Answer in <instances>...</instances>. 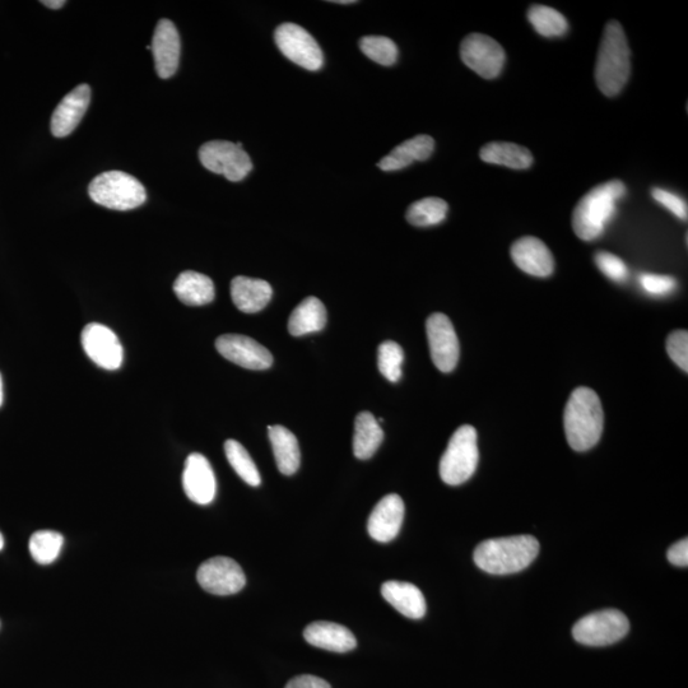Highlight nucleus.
I'll list each match as a JSON object with an SVG mask.
<instances>
[{
  "mask_svg": "<svg viewBox=\"0 0 688 688\" xmlns=\"http://www.w3.org/2000/svg\"><path fill=\"white\" fill-rule=\"evenodd\" d=\"M631 74V51L624 27L611 21L604 29L599 45L595 81L599 91L608 97L620 94Z\"/></svg>",
  "mask_w": 688,
  "mask_h": 688,
  "instance_id": "obj_1",
  "label": "nucleus"
},
{
  "mask_svg": "<svg viewBox=\"0 0 688 688\" xmlns=\"http://www.w3.org/2000/svg\"><path fill=\"white\" fill-rule=\"evenodd\" d=\"M565 432L567 443L576 452H587L601 440L604 413L597 393L589 388H578L566 404Z\"/></svg>",
  "mask_w": 688,
  "mask_h": 688,
  "instance_id": "obj_2",
  "label": "nucleus"
},
{
  "mask_svg": "<svg viewBox=\"0 0 688 688\" xmlns=\"http://www.w3.org/2000/svg\"><path fill=\"white\" fill-rule=\"evenodd\" d=\"M625 195L626 185L621 180L607 181L585 194L573 213L576 236L584 241L598 239L615 216L616 203Z\"/></svg>",
  "mask_w": 688,
  "mask_h": 688,
  "instance_id": "obj_3",
  "label": "nucleus"
},
{
  "mask_svg": "<svg viewBox=\"0 0 688 688\" xmlns=\"http://www.w3.org/2000/svg\"><path fill=\"white\" fill-rule=\"evenodd\" d=\"M538 552L539 543L532 536L487 539L474 551V562L488 574H515L527 569Z\"/></svg>",
  "mask_w": 688,
  "mask_h": 688,
  "instance_id": "obj_4",
  "label": "nucleus"
},
{
  "mask_svg": "<svg viewBox=\"0 0 688 688\" xmlns=\"http://www.w3.org/2000/svg\"><path fill=\"white\" fill-rule=\"evenodd\" d=\"M92 201L114 211H130L147 201L141 181L123 171H108L96 176L88 187Z\"/></svg>",
  "mask_w": 688,
  "mask_h": 688,
  "instance_id": "obj_5",
  "label": "nucleus"
},
{
  "mask_svg": "<svg viewBox=\"0 0 688 688\" xmlns=\"http://www.w3.org/2000/svg\"><path fill=\"white\" fill-rule=\"evenodd\" d=\"M480 460L477 431L471 425L459 427L440 460V477L446 485L459 486L476 472Z\"/></svg>",
  "mask_w": 688,
  "mask_h": 688,
  "instance_id": "obj_6",
  "label": "nucleus"
},
{
  "mask_svg": "<svg viewBox=\"0 0 688 688\" xmlns=\"http://www.w3.org/2000/svg\"><path fill=\"white\" fill-rule=\"evenodd\" d=\"M630 622L624 613L604 610L581 618L576 622L573 636L578 643L588 646H607L624 639Z\"/></svg>",
  "mask_w": 688,
  "mask_h": 688,
  "instance_id": "obj_7",
  "label": "nucleus"
},
{
  "mask_svg": "<svg viewBox=\"0 0 688 688\" xmlns=\"http://www.w3.org/2000/svg\"><path fill=\"white\" fill-rule=\"evenodd\" d=\"M199 160L207 170L223 175L234 183L244 180L253 170V162L241 143L212 141L203 144L199 150Z\"/></svg>",
  "mask_w": 688,
  "mask_h": 688,
  "instance_id": "obj_8",
  "label": "nucleus"
},
{
  "mask_svg": "<svg viewBox=\"0 0 688 688\" xmlns=\"http://www.w3.org/2000/svg\"><path fill=\"white\" fill-rule=\"evenodd\" d=\"M278 49L287 59L308 71H319L323 67L322 49L308 31L296 23H283L274 32Z\"/></svg>",
  "mask_w": 688,
  "mask_h": 688,
  "instance_id": "obj_9",
  "label": "nucleus"
},
{
  "mask_svg": "<svg viewBox=\"0 0 688 688\" xmlns=\"http://www.w3.org/2000/svg\"><path fill=\"white\" fill-rule=\"evenodd\" d=\"M460 57L469 69L485 79L499 76L506 60L502 46L483 34L468 35L460 45Z\"/></svg>",
  "mask_w": 688,
  "mask_h": 688,
  "instance_id": "obj_10",
  "label": "nucleus"
},
{
  "mask_svg": "<svg viewBox=\"0 0 688 688\" xmlns=\"http://www.w3.org/2000/svg\"><path fill=\"white\" fill-rule=\"evenodd\" d=\"M427 339L432 361L441 373H452L459 361V341L448 316L435 313L427 319Z\"/></svg>",
  "mask_w": 688,
  "mask_h": 688,
  "instance_id": "obj_11",
  "label": "nucleus"
},
{
  "mask_svg": "<svg viewBox=\"0 0 688 688\" xmlns=\"http://www.w3.org/2000/svg\"><path fill=\"white\" fill-rule=\"evenodd\" d=\"M199 585L215 595H232L243 590L246 576L241 566L229 557H213L199 566Z\"/></svg>",
  "mask_w": 688,
  "mask_h": 688,
  "instance_id": "obj_12",
  "label": "nucleus"
},
{
  "mask_svg": "<svg viewBox=\"0 0 688 688\" xmlns=\"http://www.w3.org/2000/svg\"><path fill=\"white\" fill-rule=\"evenodd\" d=\"M81 342L86 355L101 369L114 371L123 365L124 351L118 336L99 323L86 325Z\"/></svg>",
  "mask_w": 688,
  "mask_h": 688,
  "instance_id": "obj_13",
  "label": "nucleus"
},
{
  "mask_svg": "<svg viewBox=\"0 0 688 688\" xmlns=\"http://www.w3.org/2000/svg\"><path fill=\"white\" fill-rule=\"evenodd\" d=\"M217 351L232 364L249 370H267L273 365L272 353L253 338L225 334L216 341Z\"/></svg>",
  "mask_w": 688,
  "mask_h": 688,
  "instance_id": "obj_14",
  "label": "nucleus"
},
{
  "mask_svg": "<svg viewBox=\"0 0 688 688\" xmlns=\"http://www.w3.org/2000/svg\"><path fill=\"white\" fill-rule=\"evenodd\" d=\"M183 487L188 499L195 504L209 505L215 500V472L204 455L193 453L187 458L183 472Z\"/></svg>",
  "mask_w": 688,
  "mask_h": 688,
  "instance_id": "obj_15",
  "label": "nucleus"
},
{
  "mask_svg": "<svg viewBox=\"0 0 688 688\" xmlns=\"http://www.w3.org/2000/svg\"><path fill=\"white\" fill-rule=\"evenodd\" d=\"M151 50L158 77L167 79L174 76L179 68L181 45L178 29L170 20L157 23Z\"/></svg>",
  "mask_w": 688,
  "mask_h": 688,
  "instance_id": "obj_16",
  "label": "nucleus"
},
{
  "mask_svg": "<svg viewBox=\"0 0 688 688\" xmlns=\"http://www.w3.org/2000/svg\"><path fill=\"white\" fill-rule=\"evenodd\" d=\"M404 502L399 495L383 497L375 506L367 522L370 537L380 543L393 541L401 532L404 519Z\"/></svg>",
  "mask_w": 688,
  "mask_h": 688,
  "instance_id": "obj_17",
  "label": "nucleus"
},
{
  "mask_svg": "<svg viewBox=\"0 0 688 688\" xmlns=\"http://www.w3.org/2000/svg\"><path fill=\"white\" fill-rule=\"evenodd\" d=\"M91 102V88L79 85L64 97L51 116V133L54 137L64 138L74 132L87 113Z\"/></svg>",
  "mask_w": 688,
  "mask_h": 688,
  "instance_id": "obj_18",
  "label": "nucleus"
},
{
  "mask_svg": "<svg viewBox=\"0 0 688 688\" xmlns=\"http://www.w3.org/2000/svg\"><path fill=\"white\" fill-rule=\"evenodd\" d=\"M511 258L518 268L534 277H548L555 269L550 249L537 237L527 236L511 246Z\"/></svg>",
  "mask_w": 688,
  "mask_h": 688,
  "instance_id": "obj_19",
  "label": "nucleus"
},
{
  "mask_svg": "<svg viewBox=\"0 0 688 688\" xmlns=\"http://www.w3.org/2000/svg\"><path fill=\"white\" fill-rule=\"evenodd\" d=\"M304 638L310 645L334 653H348L357 646L355 635L347 627L328 621L314 622L306 627Z\"/></svg>",
  "mask_w": 688,
  "mask_h": 688,
  "instance_id": "obj_20",
  "label": "nucleus"
},
{
  "mask_svg": "<svg viewBox=\"0 0 688 688\" xmlns=\"http://www.w3.org/2000/svg\"><path fill=\"white\" fill-rule=\"evenodd\" d=\"M273 296L271 285L257 278L236 277L231 282V297L237 309L245 314H255L269 304Z\"/></svg>",
  "mask_w": 688,
  "mask_h": 688,
  "instance_id": "obj_21",
  "label": "nucleus"
},
{
  "mask_svg": "<svg viewBox=\"0 0 688 688\" xmlns=\"http://www.w3.org/2000/svg\"><path fill=\"white\" fill-rule=\"evenodd\" d=\"M381 595L395 610L411 620H420L426 615V599L416 585L403 581H387L381 587Z\"/></svg>",
  "mask_w": 688,
  "mask_h": 688,
  "instance_id": "obj_22",
  "label": "nucleus"
},
{
  "mask_svg": "<svg viewBox=\"0 0 688 688\" xmlns=\"http://www.w3.org/2000/svg\"><path fill=\"white\" fill-rule=\"evenodd\" d=\"M434 150V139L422 134L399 144L388 156L381 158L378 166L383 171L406 169L413 162L429 160Z\"/></svg>",
  "mask_w": 688,
  "mask_h": 688,
  "instance_id": "obj_23",
  "label": "nucleus"
},
{
  "mask_svg": "<svg viewBox=\"0 0 688 688\" xmlns=\"http://www.w3.org/2000/svg\"><path fill=\"white\" fill-rule=\"evenodd\" d=\"M268 431L278 469L285 476H292L300 468L299 441L283 426H269Z\"/></svg>",
  "mask_w": 688,
  "mask_h": 688,
  "instance_id": "obj_24",
  "label": "nucleus"
},
{
  "mask_svg": "<svg viewBox=\"0 0 688 688\" xmlns=\"http://www.w3.org/2000/svg\"><path fill=\"white\" fill-rule=\"evenodd\" d=\"M174 292L183 304L189 306H203L215 300V285L211 278L194 271L183 272L176 278Z\"/></svg>",
  "mask_w": 688,
  "mask_h": 688,
  "instance_id": "obj_25",
  "label": "nucleus"
},
{
  "mask_svg": "<svg viewBox=\"0 0 688 688\" xmlns=\"http://www.w3.org/2000/svg\"><path fill=\"white\" fill-rule=\"evenodd\" d=\"M327 324V309L316 297H308L292 311L288 320V332L291 336L301 337L305 334L320 332Z\"/></svg>",
  "mask_w": 688,
  "mask_h": 688,
  "instance_id": "obj_26",
  "label": "nucleus"
},
{
  "mask_svg": "<svg viewBox=\"0 0 688 688\" xmlns=\"http://www.w3.org/2000/svg\"><path fill=\"white\" fill-rule=\"evenodd\" d=\"M482 161L487 164L510 167L514 170H525L533 164V155L528 148L508 142H492L482 147Z\"/></svg>",
  "mask_w": 688,
  "mask_h": 688,
  "instance_id": "obj_27",
  "label": "nucleus"
},
{
  "mask_svg": "<svg viewBox=\"0 0 688 688\" xmlns=\"http://www.w3.org/2000/svg\"><path fill=\"white\" fill-rule=\"evenodd\" d=\"M384 432L380 423L370 412H361L356 418L353 435V454L360 460L373 457L383 443Z\"/></svg>",
  "mask_w": 688,
  "mask_h": 688,
  "instance_id": "obj_28",
  "label": "nucleus"
},
{
  "mask_svg": "<svg viewBox=\"0 0 688 688\" xmlns=\"http://www.w3.org/2000/svg\"><path fill=\"white\" fill-rule=\"evenodd\" d=\"M448 203L441 198H423L408 208L406 218L411 225L416 227H430L444 222L448 216Z\"/></svg>",
  "mask_w": 688,
  "mask_h": 688,
  "instance_id": "obj_29",
  "label": "nucleus"
},
{
  "mask_svg": "<svg viewBox=\"0 0 688 688\" xmlns=\"http://www.w3.org/2000/svg\"><path fill=\"white\" fill-rule=\"evenodd\" d=\"M528 20L534 30L545 37L562 36L569 30V23H567L564 15H561L556 9L541 6V4L529 8Z\"/></svg>",
  "mask_w": 688,
  "mask_h": 688,
  "instance_id": "obj_30",
  "label": "nucleus"
},
{
  "mask_svg": "<svg viewBox=\"0 0 688 688\" xmlns=\"http://www.w3.org/2000/svg\"><path fill=\"white\" fill-rule=\"evenodd\" d=\"M226 458L229 460L231 467L237 473V476L249 486L258 487L262 478L254 460L251 459L250 454L246 452L243 445L236 440H227L225 443Z\"/></svg>",
  "mask_w": 688,
  "mask_h": 688,
  "instance_id": "obj_31",
  "label": "nucleus"
},
{
  "mask_svg": "<svg viewBox=\"0 0 688 688\" xmlns=\"http://www.w3.org/2000/svg\"><path fill=\"white\" fill-rule=\"evenodd\" d=\"M64 545L62 534L54 531H39L32 534L29 548L32 559L40 565L53 564Z\"/></svg>",
  "mask_w": 688,
  "mask_h": 688,
  "instance_id": "obj_32",
  "label": "nucleus"
},
{
  "mask_svg": "<svg viewBox=\"0 0 688 688\" xmlns=\"http://www.w3.org/2000/svg\"><path fill=\"white\" fill-rule=\"evenodd\" d=\"M362 53L373 62L390 67L398 59V46L385 36H365L360 40Z\"/></svg>",
  "mask_w": 688,
  "mask_h": 688,
  "instance_id": "obj_33",
  "label": "nucleus"
},
{
  "mask_svg": "<svg viewBox=\"0 0 688 688\" xmlns=\"http://www.w3.org/2000/svg\"><path fill=\"white\" fill-rule=\"evenodd\" d=\"M404 352L398 343L387 341L380 344L378 351V365L380 373L390 383H398L402 378Z\"/></svg>",
  "mask_w": 688,
  "mask_h": 688,
  "instance_id": "obj_34",
  "label": "nucleus"
},
{
  "mask_svg": "<svg viewBox=\"0 0 688 688\" xmlns=\"http://www.w3.org/2000/svg\"><path fill=\"white\" fill-rule=\"evenodd\" d=\"M594 259L599 271H601L604 276L610 278L611 281L617 283L626 281L629 271H627L624 260L616 257V255L608 253V251H598Z\"/></svg>",
  "mask_w": 688,
  "mask_h": 688,
  "instance_id": "obj_35",
  "label": "nucleus"
},
{
  "mask_svg": "<svg viewBox=\"0 0 688 688\" xmlns=\"http://www.w3.org/2000/svg\"><path fill=\"white\" fill-rule=\"evenodd\" d=\"M667 352L674 364L681 367L685 373L688 371V333L686 330H676L669 334L667 339Z\"/></svg>",
  "mask_w": 688,
  "mask_h": 688,
  "instance_id": "obj_36",
  "label": "nucleus"
},
{
  "mask_svg": "<svg viewBox=\"0 0 688 688\" xmlns=\"http://www.w3.org/2000/svg\"><path fill=\"white\" fill-rule=\"evenodd\" d=\"M640 285L646 294L653 296H666L672 294L677 287V281L673 277L660 276V274L645 273L640 277Z\"/></svg>",
  "mask_w": 688,
  "mask_h": 688,
  "instance_id": "obj_37",
  "label": "nucleus"
},
{
  "mask_svg": "<svg viewBox=\"0 0 688 688\" xmlns=\"http://www.w3.org/2000/svg\"><path fill=\"white\" fill-rule=\"evenodd\" d=\"M652 197L655 202L662 204L668 211H671L674 216H677L682 221L687 220L688 208L687 203L682 198L677 197L676 194L668 192V190L653 188Z\"/></svg>",
  "mask_w": 688,
  "mask_h": 688,
  "instance_id": "obj_38",
  "label": "nucleus"
},
{
  "mask_svg": "<svg viewBox=\"0 0 688 688\" xmlns=\"http://www.w3.org/2000/svg\"><path fill=\"white\" fill-rule=\"evenodd\" d=\"M667 557L674 566L687 567L688 565V541L687 538L681 539L676 545L669 548Z\"/></svg>",
  "mask_w": 688,
  "mask_h": 688,
  "instance_id": "obj_39",
  "label": "nucleus"
},
{
  "mask_svg": "<svg viewBox=\"0 0 688 688\" xmlns=\"http://www.w3.org/2000/svg\"><path fill=\"white\" fill-rule=\"evenodd\" d=\"M286 688H332L327 681L322 680V678L311 676V674H304V676H299L292 678L290 682L287 683Z\"/></svg>",
  "mask_w": 688,
  "mask_h": 688,
  "instance_id": "obj_40",
  "label": "nucleus"
},
{
  "mask_svg": "<svg viewBox=\"0 0 688 688\" xmlns=\"http://www.w3.org/2000/svg\"><path fill=\"white\" fill-rule=\"evenodd\" d=\"M41 3H43L45 7H48L50 9H60L65 6L64 0H44V2Z\"/></svg>",
  "mask_w": 688,
  "mask_h": 688,
  "instance_id": "obj_41",
  "label": "nucleus"
},
{
  "mask_svg": "<svg viewBox=\"0 0 688 688\" xmlns=\"http://www.w3.org/2000/svg\"><path fill=\"white\" fill-rule=\"evenodd\" d=\"M3 398H4V394H3V379H2V374H0V407H2Z\"/></svg>",
  "mask_w": 688,
  "mask_h": 688,
  "instance_id": "obj_42",
  "label": "nucleus"
},
{
  "mask_svg": "<svg viewBox=\"0 0 688 688\" xmlns=\"http://www.w3.org/2000/svg\"><path fill=\"white\" fill-rule=\"evenodd\" d=\"M332 3H336V4H355V3H357V2H355V0H334V2H332Z\"/></svg>",
  "mask_w": 688,
  "mask_h": 688,
  "instance_id": "obj_43",
  "label": "nucleus"
},
{
  "mask_svg": "<svg viewBox=\"0 0 688 688\" xmlns=\"http://www.w3.org/2000/svg\"><path fill=\"white\" fill-rule=\"evenodd\" d=\"M4 547V538L2 536V533H0V551L3 550Z\"/></svg>",
  "mask_w": 688,
  "mask_h": 688,
  "instance_id": "obj_44",
  "label": "nucleus"
}]
</instances>
